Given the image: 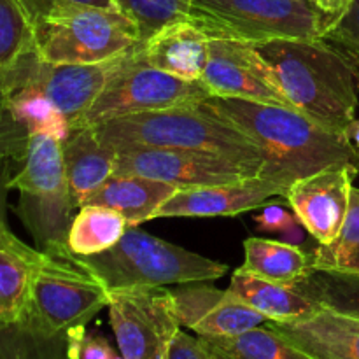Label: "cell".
Instances as JSON below:
<instances>
[{"label":"cell","instance_id":"14","mask_svg":"<svg viewBox=\"0 0 359 359\" xmlns=\"http://www.w3.org/2000/svg\"><path fill=\"white\" fill-rule=\"evenodd\" d=\"M359 172L353 167H332L297 179L284 198L293 209L302 226L318 241L328 245L339 237L351 203L353 181Z\"/></svg>","mask_w":359,"mask_h":359},{"label":"cell","instance_id":"17","mask_svg":"<svg viewBox=\"0 0 359 359\" xmlns=\"http://www.w3.org/2000/svg\"><path fill=\"white\" fill-rule=\"evenodd\" d=\"M291 346L311 359H359V319L319 309L314 316L290 323H270Z\"/></svg>","mask_w":359,"mask_h":359},{"label":"cell","instance_id":"19","mask_svg":"<svg viewBox=\"0 0 359 359\" xmlns=\"http://www.w3.org/2000/svg\"><path fill=\"white\" fill-rule=\"evenodd\" d=\"M209 35L193 21H179L142 42L140 53L149 65L170 76L200 81L209 60Z\"/></svg>","mask_w":359,"mask_h":359},{"label":"cell","instance_id":"20","mask_svg":"<svg viewBox=\"0 0 359 359\" xmlns=\"http://www.w3.org/2000/svg\"><path fill=\"white\" fill-rule=\"evenodd\" d=\"M67 182L77 207L116 172L118 151L98 137L95 126H77L62 142Z\"/></svg>","mask_w":359,"mask_h":359},{"label":"cell","instance_id":"5","mask_svg":"<svg viewBox=\"0 0 359 359\" xmlns=\"http://www.w3.org/2000/svg\"><path fill=\"white\" fill-rule=\"evenodd\" d=\"M20 191L16 212L34 237L39 251L69 258L70 224L79 210L63 165L62 140L49 133H34L9 189Z\"/></svg>","mask_w":359,"mask_h":359},{"label":"cell","instance_id":"32","mask_svg":"<svg viewBox=\"0 0 359 359\" xmlns=\"http://www.w3.org/2000/svg\"><path fill=\"white\" fill-rule=\"evenodd\" d=\"M30 132L14 112L9 90L0 72V161L21 163L27 153Z\"/></svg>","mask_w":359,"mask_h":359},{"label":"cell","instance_id":"34","mask_svg":"<svg viewBox=\"0 0 359 359\" xmlns=\"http://www.w3.org/2000/svg\"><path fill=\"white\" fill-rule=\"evenodd\" d=\"M69 358L70 359H125L121 353L109 344L105 337L83 332H74L69 335Z\"/></svg>","mask_w":359,"mask_h":359},{"label":"cell","instance_id":"16","mask_svg":"<svg viewBox=\"0 0 359 359\" xmlns=\"http://www.w3.org/2000/svg\"><path fill=\"white\" fill-rule=\"evenodd\" d=\"M287 186L276 179H248L233 184L179 188L154 214L160 217H216L237 216L262 209L272 196H284Z\"/></svg>","mask_w":359,"mask_h":359},{"label":"cell","instance_id":"12","mask_svg":"<svg viewBox=\"0 0 359 359\" xmlns=\"http://www.w3.org/2000/svg\"><path fill=\"white\" fill-rule=\"evenodd\" d=\"M116 174H137L177 188L233 184L262 175V170L216 154L161 147L118 151Z\"/></svg>","mask_w":359,"mask_h":359},{"label":"cell","instance_id":"6","mask_svg":"<svg viewBox=\"0 0 359 359\" xmlns=\"http://www.w3.org/2000/svg\"><path fill=\"white\" fill-rule=\"evenodd\" d=\"M189 21L210 39L259 46L290 39H323L309 0H193Z\"/></svg>","mask_w":359,"mask_h":359},{"label":"cell","instance_id":"43","mask_svg":"<svg viewBox=\"0 0 359 359\" xmlns=\"http://www.w3.org/2000/svg\"><path fill=\"white\" fill-rule=\"evenodd\" d=\"M4 325V323H0V326H2Z\"/></svg>","mask_w":359,"mask_h":359},{"label":"cell","instance_id":"29","mask_svg":"<svg viewBox=\"0 0 359 359\" xmlns=\"http://www.w3.org/2000/svg\"><path fill=\"white\" fill-rule=\"evenodd\" d=\"M312 269L359 273V188L351 191V203L339 237L312 252Z\"/></svg>","mask_w":359,"mask_h":359},{"label":"cell","instance_id":"23","mask_svg":"<svg viewBox=\"0 0 359 359\" xmlns=\"http://www.w3.org/2000/svg\"><path fill=\"white\" fill-rule=\"evenodd\" d=\"M242 269L262 279L294 286L312 270V256L290 242L249 237L244 241Z\"/></svg>","mask_w":359,"mask_h":359},{"label":"cell","instance_id":"38","mask_svg":"<svg viewBox=\"0 0 359 359\" xmlns=\"http://www.w3.org/2000/svg\"><path fill=\"white\" fill-rule=\"evenodd\" d=\"M309 2H311V6L314 7V11L318 13L323 25V32H325L326 35L342 21V18L346 16L347 13H349L354 0H309Z\"/></svg>","mask_w":359,"mask_h":359},{"label":"cell","instance_id":"39","mask_svg":"<svg viewBox=\"0 0 359 359\" xmlns=\"http://www.w3.org/2000/svg\"><path fill=\"white\" fill-rule=\"evenodd\" d=\"M13 177L11 174V163L0 161V224L6 223V209H7V189H9V179Z\"/></svg>","mask_w":359,"mask_h":359},{"label":"cell","instance_id":"25","mask_svg":"<svg viewBox=\"0 0 359 359\" xmlns=\"http://www.w3.org/2000/svg\"><path fill=\"white\" fill-rule=\"evenodd\" d=\"M200 340L221 359H311L266 323L238 335L200 337Z\"/></svg>","mask_w":359,"mask_h":359},{"label":"cell","instance_id":"22","mask_svg":"<svg viewBox=\"0 0 359 359\" xmlns=\"http://www.w3.org/2000/svg\"><path fill=\"white\" fill-rule=\"evenodd\" d=\"M228 293L259 312L270 323H290L314 316L319 305L298 293L293 286L272 283L241 266L233 272Z\"/></svg>","mask_w":359,"mask_h":359},{"label":"cell","instance_id":"42","mask_svg":"<svg viewBox=\"0 0 359 359\" xmlns=\"http://www.w3.org/2000/svg\"><path fill=\"white\" fill-rule=\"evenodd\" d=\"M356 63V69H358V76H359V62H354Z\"/></svg>","mask_w":359,"mask_h":359},{"label":"cell","instance_id":"9","mask_svg":"<svg viewBox=\"0 0 359 359\" xmlns=\"http://www.w3.org/2000/svg\"><path fill=\"white\" fill-rule=\"evenodd\" d=\"M72 256V255H70ZM46 255L21 321L48 337H69L109 305V290L72 258Z\"/></svg>","mask_w":359,"mask_h":359},{"label":"cell","instance_id":"13","mask_svg":"<svg viewBox=\"0 0 359 359\" xmlns=\"http://www.w3.org/2000/svg\"><path fill=\"white\" fill-rule=\"evenodd\" d=\"M202 84L212 97L241 98L291 107L276 70L256 46L231 39H210Z\"/></svg>","mask_w":359,"mask_h":359},{"label":"cell","instance_id":"15","mask_svg":"<svg viewBox=\"0 0 359 359\" xmlns=\"http://www.w3.org/2000/svg\"><path fill=\"white\" fill-rule=\"evenodd\" d=\"M172 291L175 314L181 328L191 330L196 337L238 335L266 319L238 298L209 286V280L179 284Z\"/></svg>","mask_w":359,"mask_h":359},{"label":"cell","instance_id":"1","mask_svg":"<svg viewBox=\"0 0 359 359\" xmlns=\"http://www.w3.org/2000/svg\"><path fill=\"white\" fill-rule=\"evenodd\" d=\"M202 105L245 133L265 154L263 177L287 188L332 167L347 165L359 172V153L346 133L326 128L297 109L223 97H210Z\"/></svg>","mask_w":359,"mask_h":359},{"label":"cell","instance_id":"30","mask_svg":"<svg viewBox=\"0 0 359 359\" xmlns=\"http://www.w3.org/2000/svg\"><path fill=\"white\" fill-rule=\"evenodd\" d=\"M126 18L133 21L140 44L168 25L188 21L193 0H112Z\"/></svg>","mask_w":359,"mask_h":359},{"label":"cell","instance_id":"35","mask_svg":"<svg viewBox=\"0 0 359 359\" xmlns=\"http://www.w3.org/2000/svg\"><path fill=\"white\" fill-rule=\"evenodd\" d=\"M325 39L342 49L354 62H359V0H354L349 13L332 32L325 35Z\"/></svg>","mask_w":359,"mask_h":359},{"label":"cell","instance_id":"8","mask_svg":"<svg viewBox=\"0 0 359 359\" xmlns=\"http://www.w3.org/2000/svg\"><path fill=\"white\" fill-rule=\"evenodd\" d=\"M202 81L170 76L142 58L140 44L125 56L81 126H98L123 116L200 105L210 98Z\"/></svg>","mask_w":359,"mask_h":359},{"label":"cell","instance_id":"41","mask_svg":"<svg viewBox=\"0 0 359 359\" xmlns=\"http://www.w3.org/2000/svg\"><path fill=\"white\" fill-rule=\"evenodd\" d=\"M210 359H221V358H217L216 354H212V353H210Z\"/></svg>","mask_w":359,"mask_h":359},{"label":"cell","instance_id":"40","mask_svg":"<svg viewBox=\"0 0 359 359\" xmlns=\"http://www.w3.org/2000/svg\"><path fill=\"white\" fill-rule=\"evenodd\" d=\"M346 135H347V139L354 144V147H356L358 153H359V119L354 118V121L347 126Z\"/></svg>","mask_w":359,"mask_h":359},{"label":"cell","instance_id":"3","mask_svg":"<svg viewBox=\"0 0 359 359\" xmlns=\"http://www.w3.org/2000/svg\"><path fill=\"white\" fill-rule=\"evenodd\" d=\"M95 130L116 151L161 147L216 154L259 170L265 165L263 151L245 133L202 104L123 116L102 123Z\"/></svg>","mask_w":359,"mask_h":359},{"label":"cell","instance_id":"37","mask_svg":"<svg viewBox=\"0 0 359 359\" xmlns=\"http://www.w3.org/2000/svg\"><path fill=\"white\" fill-rule=\"evenodd\" d=\"M167 359H210V353L200 337H193L179 330L168 347Z\"/></svg>","mask_w":359,"mask_h":359},{"label":"cell","instance_id":"2","mask_svg":"<svg viewBox=\"0 0 359 359\" xmlns=\"http://www.w3.org/2000/svg\"><path fill=\"white\" fill-rule=\"evenodd\" d=\"M276 70L297 111L346 133L358 109L356 63L326 39H290L256 46Z\"/></svg>","mask_w":359,"mask_h":359},{"label":"cell","instance_id":"36","mask_svg":"<svg viewBox=\"0 0 359 359\" xmlns=\"http://www.w3.org/2000/svg\"><path fill=\"white\" fill-rule=\"evenodd\" d=\"M262 214L255 217L256 224L262 231H269V233H284L287 235L293 231L294 228L300 226V221L297 216L287 212L280 203H269L262 207Z\"/></svg>","mask_w":359,"mask_h":359},{"label":"cell","instance_id":"7","mask_svg":"<svg viewBox=\"0 0 359 359\" xmlns=\"http://www.w3.org/2000/svg\"><path fill=\"white\" fill-rule=\"evenodd\" d=\"M35 51L48 63H102L140 44L130 18L119 9L74 7L34 27Z\"/></svg>","mask_w":359,"mask_h":359},{"label":"cell","instance_id":"24","mask_svg":"<svg viewBox=\"0 0 359 359\" xmlns=\"http://www.w3.org/2000/svg\"><path fill=\"white\" fill-rule=\"evenodd\" d=\"M128 223L116 210L98 203L79 207L69 230L67 245L74 256H95L114 248Z\"/></svg>","mask_w":359,"mask_h":359},{"label":"cell","instance_id":"26","mask_svg":"<svg viewBox=\"0 0 359 359\" xmlns=\"http://www.w3.org/2000/svg\"><path fill=\"white\" fill-rule=\"evenodd\" d=\"M0 72H2L7 90H9L14 112L27 126L30 135L49 133L63 142L65 137L69 135L70 126L62 112L55 107V104L34 84L18 79L9 69L0 70Z\"/></svg>","mask_w":359,"mask_h":359},{"label":"cell","instance_id":"31","mask_svg":"<svg viewBox=\"0 0 359 359\" xmlns=\"http://www.w3.org/2000/svg\"><path fill=\"white\" fill-rule=\"evenodd\" d=\"M34 46V25L20 0H0V70L13 67Z\"/></svg>","mask_w":359,"mask_h":359},{"label":"cell","instance_id":"28","mask_svg":"<svg viewBox=\"0 0 359 359\" xmlns=\"http://www.w3.org/2000/svg\"><path fill=\"white\" fill-rule=\"evenodd\" d=\"M0 359H70L69 337H48L25 321L2 325Z\"/></svg>","mask_w":359,"mask_h":359},{"label":"cell","instance_id":"33","mask_svg":"<svg viewBox=\"0 0 359 359\" xmlns=\"http://www.w3.org/2000/svg\"><path fill=\"white\" fill-rule=\"evenodd\" d=\"M25 13L30 18L32 25L62 14L74 7H104V9H118L112 0H20Z\"/></svg>","mask_w":359,"mask_h":359},{"label":"cell","instance_id":"11","mask_svg":"<svg viewBox=\"0 0 359 359\" xmlns=\"http://www.w3.org/2000/svg\"><path fill=\"white\" fill-rule=\"evenodd\" d=\"M130 51L121 53L107 62L74 65L44 62L34 46L13 67H9V70L20 81L34 84L37 90H41L62 112L72 130L81 126L86 112Z\"/></svg>","mask_w":359,"mask_h":359},{"label":"cell","instance_id":"18","mask_svg":"<svg viewBox=\"0 0 359 359\" xmlns=\"http://www.w3.org/2000/svg\"><path fill=\"white\" fill-rule=\"evenodd\" d=\"M46 252L30 248L0 224V323H20L30 305L32 290Z\"/></svg>","mask_w":359,"mask_h":359},{"label":"cell","instance_id":"21","mask_svg":"<svg viewBox=\"0 0 359 359\" xmlns=\"http://www.w3.org/2000/svg\"><path fill=\"white\" fill-rule=\"evenodd\" d=\"M177 186L137 174H112L86 203H98L116 210L128 226L154 219L156 210L177 191ZM84 205V203H83Z\"/></svg>","mask_w":359,"mask_h":359},{"label":"cell","instance_id":"4","mask_svg":"<svg viewBox=\"0 0 359 359\" xmlns=\"http://www.w3.org/2000/svg\"><path fill=\"white\" fill-rule=\"evenodd\" d=\"M70 258L109 291L217 280L228 272L223 263L161 241L139 226L126 228L121 241L109 251Z\"/></svg>","mask_w":359,"mask_h":359},{"label":"cell","instance_id":"10","mask_svg":"<svg viewBox=\"0 0 359 359\" xmlns=\"http://www.w3.org/2000/svg\"><path fill=\"white\" fill-rule=\"evenodd\" d=\"M109 321L125 359H167L181 330L174 297L167 287L109 291Z\"/></svg>","mask_w":359,"mask_h":359},{"label":"cell","instance_id":"27","mask_svg":"<svg viewBox=\"0 0 359 359\" xmlns=\"http://www.w3.org/2000/svg\"><path fill=\"white\" fill-rule=\"evenodd\" d=\"M293 287L326 311L359 319V273L312 269Z\"/></svg>","mask_w":359,"mask_h":359}]
</instances>
